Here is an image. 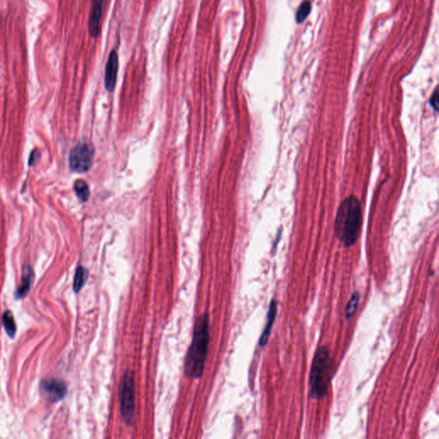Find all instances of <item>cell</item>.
Instances as JSON below:
<instances>
[{
    "mask_svg": "<svg viewBox=\"0 0 439 439\" xmlns=\"http://www.w3.org/2000/svg\"><path fill=\"white\" fill-rule=\"evenodd\" d=\"M362 221L361 202L355 196H349L338 208L334 221V233L341 244L349 247L356 243Z\"/></svg>",
    "mask_w": 439,
    "mask_h": 439,
    "instance_id": "6da1fadb",
    "label": "cell"
},
{
    "mask_svg": "<svg viewBox=\"0 0 439 439\" xmlns=\"http://www.w3.org/2000/svg\"><path fill=\"white\" fill-rule=\"evenodd\" d=\"M210 320L207 314L197 319L193 332L192 344L188 349L185 373L188 378H200L204 373V366L210 346Z\"/></svg>",
    "mask_w": 439,
    "mask_h": 439,
    "instance_id": "7a4b0ae2",
    "label": "cell"
},
{
    "mask_svg": "<svg viewBox=\"0 0 439 439\" xmlns=\"http://www.w3.org/2000/svg\"><path fill=\"white\" fill-rule=\"evenodd\" d=\"M331 365L329 348L325 346L318 347L312 361L309 378L311 399L320 400L327 395L330 382Z\"/></svg>",
    "mask_w": 439,
    "mask_h": 439,
    "instance_id": "3957f363",
    "label": "cell"
},
{
    "mask_svg": "<svg viewBox=\"0 0 439 439\" xmlns=\"http://www.w3.org/2000/svg\"><path fill=\"white\" fill-rule=\"evenodd\" d=\"M135 380L133 373L126 372L120 385V413L126 425H133L135 417Z\"/></svg>",
    "mask_w": 439,
    "mask_h": 439,
    "instance_id": "277c9868",
    "label": "cell"
},
{
    "mask_svg": "<svg viewBox=\"0 0 439 439\" xmlns=\"http://www.w3.org/2000/svg\"><path fill=\"white\" fill-rule=\"evenodd\" d=\"M94 156L93 145L86 141L80 142L70 152L69 158L70 168L80 173L87 172L93 164Z\"/></svg>",
    "mask_w": 439,
    "mask_h": 439,
    "instance_id": "5b68a950",
    "label": "cell"
},
{
    "mask_svg": "<svg viewBox=\"0 0 439 439\" xmlns=\"http://www.w3.org/2000/svg\"><path fill=\"white\" fill-rule=\"evenodd\" d=\"M119 64H119L118 53L115 50H112L106 64L105 76H104L106 90L108 92H113L116 86Z\"/></svg>",
    "mask_w": 439,
    "mask_h": 439,
    "instance_id": "8992f818",
    "label": "cell"
},
{
    "mask_svg": "<svg viewBox=\"0 0 439 439\" xmlns=\"http://www.w3.org/2000/svg\"><path fill=\"white\" fill-rule=\"evenodd\" d=\"M42 390L52 402H57L64 398L67 393V385L60 379H49L41 384Z\"/></svg>",
    "mask_w": 439,
    "mask_h": 439,
    "instance_id": "52a82bcc",
    "label": "cell"
},
{
    "mask_svg": "<svg viewBox=\"0 0 439 439\" xmlns=\"http://www.w3.org/2000/svg\"><path fill=\"white\" fill-rule=\"evenodd\" d=\"M103 10V0H93L89 19V31L93 38L100 34V26Z\"/></svg>",
    "mask_w": 439,
    "mask_h": 439,
    "instance_id": "ba28073f",
    "label": "cell"
},
{
    "mask_svg": "<svg viewBox=\"0 0 439 439\" xmlns=\"http://www.w3.org/2000/svg\"><path fill=\"white\" fill-rule=\"evenodd\" d=\"M277 315V302L275 300H271L269 307V311L267 314V322L265 325V329L261 334V337L259 339V346H265L267 345L270 336H271L272 328L276 321Z\"/></svg>",
    "mask_w": 439,
    "mask_h": 439,
    "instance_id": "9c48e42d",
    "label": "cell"
},
{
    "mask_svg": "<svg viewBox=\"0 0 439 439\" xmlns=\"http://www.w3.org/2000/svg\"><path fill=\"white\" fill-rule=\"evenodd\" d=\"M34 278H35V275L32 269L30 267L25 268L22 277V284L15 294L17 299H22L28 294V292L32 286Z\"/></svg>",
    "mask_w": 439,
    "mask_h": 439,
    "instance_id": "30bf717a",
    "label": "cell"
},
{
    "mask_svg": "<svg viewBox=\"0 0 439 439\" xmlns=\"http://www.w3.org/2000/svg\"><path fill=\"white\" fill-rule=\"evenodd\" d=\"M87 278H89V271H87V269L81 267V266L77 268L76 274H75V277H74V282H73L74 291L78 293L82 287L85 285Z\"/></svg>",
    "mask_w": 439,
    "mask_h": 439,
    "instance_id": "8fae6325",
    "label": "cell"
},
{
    "mask_svg": "<svg viewBox=\"0 0 439 439\" xmlns=\"http://www.w3.org/2000/svg\"><path fill=\"white\" fill-rule=\"evenodd\" d=\"M361 300V295L358 291H355L354 294L351 295L350 300L346 304V309H345V316L347 320H350L355 316V312L357 311L359 304Z\"/></svg>",
    "mask_w": 439,
    "mask_h": 439,
    "instance_id": "7c38bea8",
    "label": "cell"
},
{
    "mask_svg": "<svg viewBox=\"0 0 439 439\" xmlns=\"http://www.w3.org/2000/svg\"><path fill=\"white\" fill-rule=\"evenodd\" d=\"M74 191L81 202H87L91 195V191L87 184L84 181L78 180L74 183Z\"/></svg>",
    "mask_w": 439,
    "mask_h": 439,
    "instance_id": "4fadbf2b",
    "label": "cell"
},
{
    "mask_svg": "<svg viewBox=\"0 0 439 439\" xmlns=\"http://www.w3.org/2000/svg\"><path fill=\"white\" fill-rule=\"evenodd\" d=\"M4 327L6 329V331L10 337H14L16 332H17V325L15 323L14 317L12 315V311H7L4 313L3 317Z\"/></svg>",
    "mask_w": 439,
    "mask_h": 439,
    "instance_id": "5bb4252c",
    "label": "cell"
},
{
    "mask_svg": "<svg viewBox=\"0 0 439 439\" xmlns=\"http://www.w3.org/2000/svg\"><path fill=\"white\" fill-rule=\"evenodd\" d=\"M311 12V2L309 0H305L298 10L296 14V21L298 24H302L306 20Z\"/></svg>",
    "mask_w": 439,
    "mask_h": 439,
    "instance_id": "9a60e30c",
    "label": "cell"
},
{
    "mask_svg": "<svg viewBox=\"0 0 439 439\" xmlns=\"http://www.w3.org/2000/svg\"><path fill=\"white\" fill-rule=\"evenodd\" d=\"M430 105H431V108H433L435 110L437 111V106H438V93H437V91H435L434 92L433 95H432V97H431V99H430Z\"/></svg>",
    "mask_w": 439,
    "mask_h": 439,
    "instance_id": "2e32d148",
    "label": "cell"
},
{
    "mask_svg": "<svg viewBox=\"0 0 439 439\" xmlns=\"http://www.w3.org/2000/svg\"><path fill=\"white\" fill-rule=\"evenodd\" d=\"M39 158H40V153L37 150L33 152L32 154L30 155V158H29V165L35 164V161H37Z\"/></svg>",
    "mask_w": 439,
    "mask_h": 439,
    "instance_id": "e0dca14e",
    "label": "cell"
}]
</instances>
